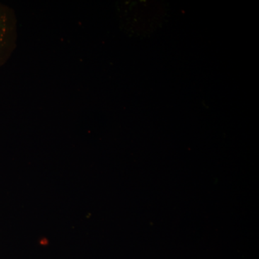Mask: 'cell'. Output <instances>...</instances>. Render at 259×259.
<instances>
[{
	"mask_svg": "<svg viewBox=\"0 0 259 259\" xmlns=\"http://www.w3.org/2000/svg\"><path fill=\"white\" fill-rule=\"evenodd\" d=\"M18 41V20L14 10L0 3V67L13 55Z\"/></svg>",
	"mask_w": 259,
	"mask_h": 259,
	"instance_id": "6da1fadb",
	"label": "cell"
}]
</instances>
